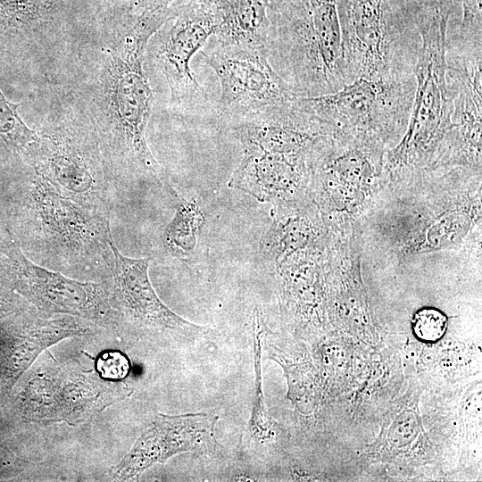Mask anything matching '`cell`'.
I'll return each mask as SVG.
<instances>
[{
	"label": "cell",
	"instance_id": "6da1fadb",
	"mask_svg": "<svg viewBox=\"0 0 482 482\" xmlns=\"http://www.w3.org/2000/svg\"><path fill=\"white\" fill-rule=\"evenodd\" d=\"M176 17L173 9H110L88 34L79 57V82L72 97L97 136L112 180L144 181L175 194L146 141L154 95L145 70L151 37Z\"/></svg>",
	"mask_w": 482,
	"mask_h": 482
},
{
	"label": "cell",
	"instance_id": "7a4b0ae2",
	"mask_svg": "<svg viewBox=\"0 0 482 482\" xmlns=\"http://www.w3.org/2000/svg\"><path fill=\"white\" fill-rule=\"evenodd\" d=\"M28 170L16 209L21 250L34 262L66 276L111 279L110 217L61 195Z\"/></svg>",
	"mask_w": 482,
	"mask_h": 482
},
{
	"label": "cell",
	"instance_id": "3957f363",
	"mask_svg": "<svg viewBox=\"0 0 482 482\" xmlns=\"http://www.w3.org/2000/svg\"><path fill=\"white\" fill-rule=\"evenodd\" d=\"M268 54L296 97L349 84L336 0H271Z\"/></svg>",
	"mask_w": 482,
	"mask_h": 482
},
{
	"label": "cell",
	"instance_id": "277c9868",
	"mask_svg": "<svg viewBox=\"0 0 482 482\" xmlns=\"http://www.w3.org/2000/svg\"><path fill=\"white\" fill-rule=\"evenodd\" d=\"M26 167L61 195L95 212L111 213V182L93 125L71 96L48 114Z\"/></svg>",
	"mask_w": 482,
	"mask_h": 482
},
{
	"label": "cell",
	"instance_id": "5b68a950",
	"mask_svg": "<svg viewBox=\"0 0 482 482\" xmlns=\"http://www.w3.org/2000/svg\"><path fill=\"white\" fill-rule=\"evenodd\" d=\"M349 83L414 75L421 46L411 0H336Z\"/></svg>",
	"mask_w": 482,
	"mask_h": 482
},
{
	"label": "cell",
	"instance_id": "8992f818",
	"mask_svg": "<svg viewBox=\"0 0 482 482\" xmlns=\"http://www.w3.org/2000/svg\"><path fill=\"white\" fill-rule=\"evenodd\" d=\"M0 283L49 314H68L118 329L111 280L82 281L30 260L13 238H0Z\"/></svg>",
	"mask_w": 482,
	"mask_h": 482
},
{
	"label": "cell",
	"instance_id": "52a82bcc",
	"mask_svg": "<svg viewBox=\"0 0 482 482\" xmlns=\"http://www.w3.org/2000/svg\"><path fill=\"white\" fill-rule=\"evenodd\" d=\"M112 6L104 0H0V56L31 57L85 38Z\"/></svg>",
	"mask_w": 482,
	"mask_h": 482
},
{
	"label": "cell",
	"instance_id": "ba28073f",
	"mask_svg": "<svg viewBox=\"0 0 482 482\" xmlns=\"http://www.w3.org/2000/svg\"><path fill=\"white\" fill-rule=\"evenodd\" d=\"M415 76L398 79H357L340 90L302 103L332 131L394 133L410 120Z\"/></svg>",
	"mask_w": 482,
	"mask_h": 482
},
{
	"label": "cell",
	"instance_id": "9c48e42d",
	"mask_svg": "<svg viewBox=\"0 0 482 482\" xmlns=\"http://www.w3.org/2000/svg\"><path fill=\"white\" fill-rule=\"evenodd\" d=\"M201 53L219 79L217 112L227 127L296 97L272 68L267 49L223 46L213 40Z\"/></svg>",
	"mask_w": 482,
	"mask_h": 482
},
{
	"label": "cell",
	"instance_id": "30bf717a",
	"mask_svg": "<svg viewBox=\"0 0 482 482\" xmlns=\"http://www.w3.org/2000/svg\"><path fill=\"white\" fill-rule=\"evenodd\" d=\"M177 4L173 23L151 37L146 53L165 78L170 104L182 112H195L206 105L208 98L190 62L214 35L215 17L210 0H179Z\"/></svg>",
	"mask_w": 482,
	"mask_h": 482
},
{
	"label": "cell",
	"instance_id": "8fae6325",
	"mask_svg": "<svg viewBox=\"0 0 482 482\" xmlns=\"http://www.w3.org/2000/svg\"><path fill=\"white\" fill-rule=\"evenodd\" d=\"M112 248L111 301L118 329L151 340H192L209 331L183 319L160 299L149 278V258L127 257L114 241Z\"/></svg>",
	"mask_w": 482,
	"mask_h": 482
},
{
	"label": "cell",
	"instance_id": "7c38bea8",
	"mask_svg": "<svg viewBox=\"0 0 482 482\" xmlns=\"http://www.w3.org/2000/svg\"><path fill=\"white\" fill-rule=\"evenodd\" d=\"M29 378L21 405L24 415L34 421L75 424L112 403L110 384L68 365H38Z\"/></svg>",
	"mask_w": 482,
	"mask_h": 482
},
{
	"label": "cell",
	"instance_id": "4fadbf2b",
	"mask_svg": "<svg viewBox=\"0 0 482 482\" xmlns=\"http://www.w3.org/2000/svg\"><path fill=\"white\" fill-rule=\"evenodd\" d=\"M219 417L208 413H158L114 470L112 480L131 481L156 463L187 452L205 453L216 445Z\"/></svg>",
	"mask_w": 482,
	"mask_h": 482
},
{
	"label": "cell",
	"instance_id": "5bb4252c",
	"mask_svg": "<svg viewBox=\"0 0 482 482\" xmlns=\"http://www.w3.org/2000/svg\"><path fill=\"white\" fill-rule=\"evenodd\" d=\"M97 325L68 314L26 308L0 327V372L8 385L50 346L66 338L92 333Z\"/></svg>",
	"mask_w": 482,
	"mask_h": 482
},
{
	"label": "cell",
	"instance_id": "9a60e30c",
	"mask_svg": "<svg viewBox=\"0 0 482 482\" xmlns=\"http://www.w3.org/2000/svg\"><path fill=\"white\" fill-rule=\"evenodd\" d=\"M227 128L244 151L287 154H304L329 133L299 97L268 107Z\"/></svg>",
	"mask_w": 482,
	"mask_h": 482
},
{
	"label": "cell",
	"instance_id": "2e32d148",
	"mask_svg": "<svg viewBox=\"0 0 482 482\" xmlns=\"http://www.w3.org/2000/svg\"><path fill=\"white\" fill-rule=\"evenodd\" d=\"M303 154L244 151L229 186L255 199L270 201L293 187L303 171Z\"/></svg>",
	"mask_w": 482,
	"mask_h": 482
},
{
	"label": "cell",
	"instance_id": "e0dca14e",
	"mask_svg": "<svg viewBox=\"0 0 482 482\" xmlns=\"http://www.w3.org/2000/svg\"><path fill=\"white\" fill-rule=\"evenodd\" d=\"M214 41L223 46L268 50L271 0H210Z\"/></svg>",
	"mask_w": 482,
	"mask_h": 482
},
{
	"label": "cell",
	"instance_id": "ac0fdd59",
	"mask_svg": "<svg viewBox=\"0 0 482 482\" xmlns=\"http://www.w3.org/2000/svg\"><path fill=\"white\" fill-rule=\"evenodd\" d=\"M37 141V130L23 121L19 104L9 101L0 88V146L26 164Z\"/></svg>",
	"mask_w": 482,
	"mask_h": 482
},
{
	"label": "cell",
	"instance_id": "d6986e66",
	"mask_svg": "<svg viewBox=\"0 0 482 482\" xmlns=\"http://www.w3.org/2000/svg\"><path fill=\"white\" fill-rule=\"evenodd\" d=\"M264 323L261 312L255 310L253 321V361H254V396L252 415L249 420V435L254 441L264 444L272 436L274 422L267 413L263 391L262 374V349L264 334Z\"/></svg>",
	"mask_w": 482,
	"mask_h": 482
},
{
	"label": "cell",
	"instance_id": "ffe728a7",
	"mask_svg": "<svg viewBox=\"0 0 482 482\" xmlns=\"http://www.w3.org/2000/svg\"><path fill=\"white\" fill-rule=\"evenodd\" d=\"M203 216L193 204H179L175 216L165 230V245L177 256L189 254L195 245V235L202 225Z\"/></svg>",
	"mask_w": 482,
	"mask_h": 482
},
{
	"label": "cell",
	"instance_id": "44dd1931",
	"mask_svg": "<svg viewBox=\"0 0 482 482\" xmlns=\"http://www.w3.org/2000/svg\"><path fill=\"white\" fill-rule=\"evenodd\" d=\"M461 21L457 31L447 30L446 39L470 48H482V0H460Z\"/></svg>",
	"mask_w": 482,
	"mask_h": 482
},
{
	"label": "cell",
	"instance_id": "7402d4cb",
	"mask_svg": "<svg viewBox=\"0 0 482 482\" xmlns=\"http://www.w3.org/2000/svg\"><path fill=\"white\" fill-rule=\"evenodd\" d=\"M446 316L435 308L419 310L412 320V329L415 337L424 342L438 341L445 333Z\"/></svg>",
	"mask_w": 482,
	"mask_h": 482
},
{
	"label": "cell",
	"instance_id": "603a6c76",
	"mask_svg": "<svg viewBox=\"0 0 482 482\" xmlns=\"http://www.w3.org/2000/svg\"><path fill=\"white\" fill-rule=\"evenodd\" d=\"M96 372L104 381H120L130 371L128 357L120 351L108 350L101 353L96 360Z\"/></svg>",
	"mask_w": 482,
	"mask_h": 482
},
{
	"label": "cell",
	"instance_id": "cb8c5ba5",
	"mask_svg": "<svg viewBox=\"0 0 482 482\" xmlns=\"http://www.w3.org/2000/svg\"><path fill=\"white\" fill-rule=\"evenodd\" d=\"M179 0H129L127 7L133 12H156L171 8Z\"/></svg>",
	"mask_w": 482,
	"mask_h": 482
},
{
	"label": "cell",
	"instance_id": "d4e9b609",
	"mask_svg": "<svg viewBox=\"0 0 482 482\" xmlns=\"http://www.w3.org/2000/svg\"><path fill=\"white\" fill-rule=\"evenodd\" d=\"M104 1L111 5H117V4H124L129 0H104Z\"/></svg>",
	"mask_w": 482,
	"mask_h": 482
}]
</instances>
